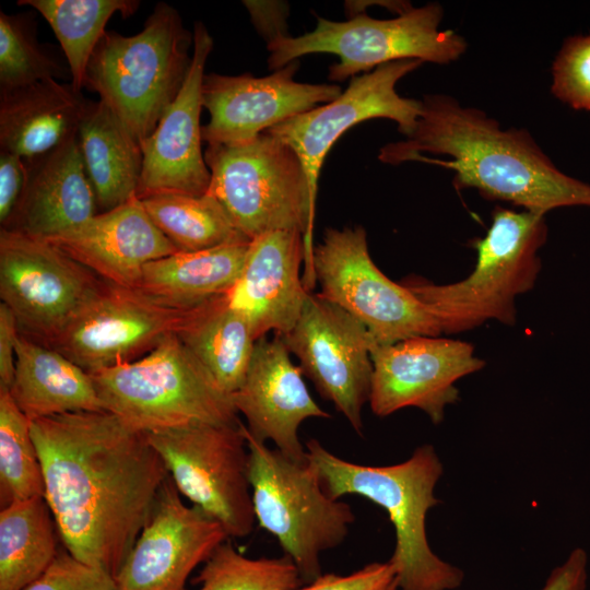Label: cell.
Listing matches in <instances>:
<instances>
[{"instance_id": "cell-13", "label": "cell", "mask_w": 590, "mask_h": 590, "mask_svg": "<svg viewBox=\"0 0 590 590\" xmlns=\"http://www.w3.org/2000/svg\"><path fill=\"white\" fill-rule=\"evenodd\" d=\"M279 337L321 397L362 434V410L371 389L370 352L376 343L365 326L318 293H309L295 326Z\"/></svg>"}, {"instance_id": "cell-20", "label": "cell", "mask_w": 590, "mask_h": 590, "mask_svg": "<svg viewBox=\"0 0 590 590\" xmlns=\"http://www.w3.org/2000/svg\"><path fill=\"white\" fill-rule=\"evenodd\" d=\"M290 355L279 335L257 340L245 379L232 396L253 438L270 440L284 456L303 462L307 458L298 437L300 424L331 415L315 402Z\"/></svg>"}, {"instance_id": "cell-7", "label": "cell", "mask_w": 590, "mask_h": 590, "mask_svg": "<svg viewBox=\"0 0 590 590\" xmlns=\"http://www.w3.org/2000/svg\"><path fill=\"white\" fill-rule=\"evenodd\" d=\"M103 410L129 428L160 432L190 423H239L226 393L176 333L132 362L90 374Z\"/></svg>"}, {"instance_id": "cell-41", "label": "cell", "mask_w": 590, "mask_h": 590, "mask_svg": "<svg viewBox=\"0 0 590 590\" xmlns=\"http://www.w3.org/2000/svg\"><path fill=\"white\" fill-rule=\"evenodd\" d=\"M379 590H401V589L398 587V585H397V582L394 580V577H393V579L389 583H387L386 586H384Z\"/></svg>"}, {"instance_id": "cell-39", "label": "cell", "mask_w": 590, "mask_h": 590, "mask_svg": "<svg viewBox=\"0 0 590 590\" xmlns=\"http://www.w3.org/2000/svg\"><path fill=\"white\" fill-rule=\"evenodd\" d=\"M588 583V555L581 547L574 548L556 566L540 590H586Z\"/></svg>"}, {"instance_id": "cell-38", "label": "cell", "mask_w": 590, "mask_h": 590, "mask_svg": "<svg viewBox=\"0 0 590 590\" xmlns=\"http://www.w3.org/2000/svg\"><path fill=\"white\" fill-rule=\"evenodd\" d=\"M388 562L371 563L346 575H321L308 586L296 590H379L393 579Z\"/></svg>"}, {"instance_id": "cell-33", "label": "cell", "mask_w": 590, "mask_h": 590, "mask_svg": "<svg viewBox=\"0 0 590 590\" xmlns=\"http://www.w3.org/2000/svg\"><path fill=\"white\" fill-rule=\"evenodd\" d=\"M299 570L287 556L248 558L227 542L216 547L193 582L199 590H296Z\"/></svg>"}, {"instance_id": "cell-29", "label": "cell", "mask_w": 590, "mask_h": 590, "mask_svg": "<svg viewBox=\"0 0 590 590\" xmlns=\"http://www.w3.org/2000/svg\"><path fill=\"white\" fill-rule=\"evenodd\" d=\"M57 527L44 497L13 502L0 511V590H23L58 555Z\"/></svg>"}, {"instance_id": "cell-28", "label": "cell", "mask_w": 590, "mask_h": 590, "mask_svg": "<svg viewBox=\"0 0 590 590\" xmlns=\"http://www.w3.org/2000/svg\"><path fill=\"white\" fill-rule=\"evenodd\" d=\"M176 335L226 393L238 390L256 339L247 316L232 305L227 294L190 308Z\"/></svg>"}, {"instance_id": "cell-3", "label": "cell", "mask_w": 590, "mask_h": 590, "mask_svg": "<svg viewBox=\"0 0 590 590\" xmlns=\"http://www.w3.org/2000/svg\"><path fill=\"white\" fill-rule=\"evenodd\" d=\"M305 448L330 497L358 495L387 512L396 533L388 563L401 590H455L462 585L464 573L438 557L427 539L426 518L440 503L435 487L444 472L432 445L417 447L403 462L384 467L344 460L317 439H309Z\"/></svg>"}, {"instance_id": "cell-16", "label": "cell", "mask_w": 590, "mask_h": 590, "mask_svg": "<svg viewBox=\"0 0 590 590\" xmlns=\"http://www.w3.org/2000/svg\"><path fill=\"white\" fill-rule=\"evenodd\" d=\"M371 412L386 417L404 408L423 411L437 425L459 400L456 382L485 366L465 341L416 337L371 347Z\"/></svg>"}, {"instance_id": "cell-12", "label": "cell", "mask_w": 590, "mask_h": 590, "mask_svg": "<svg viewBox=\"0 0 590 590\" xmlns=\"http://www.w3.org/2000/svg\"><path fill=\"white\" fill-rule=\"evenodd\" d=\"M103 284L46 239L1 228L0 297L20 334L50 346Z\"/></svg>"}, {"instance_id": "cell-8", "label": "cell", "mask_w": 590, "mask_h": 590, "mask_svg": "<svg viewBox=\"0 0 590 590\" xmlns=\"http://www.w3.org/2000/svg\"><path fill=\"white\" fill-rule=\"evenodd\" d=\"M240 428L256 520L294 562L302 581L310 583L322 575V553L345 541L355 515L349 504L324 492L307 459L294 461L253 438L241 422Z\"/></svg>"}, {"instance_id": "cell-1", "label": "cell", "mask_w": 590, "mask_h": 590, "mask_svg": "<svg viewBox=\"0 0 590 590\" xmlns=\"http://www.w3.org/2000/svg\"><path fill=\"white\" fill-rule=\"evenodd\" d=\"M31 429L63 545L115 578L169 477L164 461L106 411L38 418Z\"/></svg>"}, {"instance_id": "cell-37", "label": "cell", "mask_w": 590, "mask_h": 590, "mask_svg": "<svg viewBox=\"0 0 590 590\" xmlns=\"http://www.w3.org/2000/svg\"><path fill=\"white\" fill-rule=\"evenodd\" d=\"M28 164L17 154L0 152V223L5 227L14 215L28 181Z\"/></svg>"}, {"instance_id": "cell-2", "label": "cell", "mask_w": 590, "mask_h": 590, "mask_svg": "<svg viewBox=\"0 0 590 590\" xmlns=\"http://www.w3.org/2000/svg\"><path fill=\"white\" fill-rule=\"evenodd\" d=\"M406 140L380 149L386 164L424 162L455 172L456 189L545 215L565 206H590V185L559 170L524 129L503 130L483 110L444 94L423 97Z\"/></svg>"}, {"instance_id": "cell-6", "label": "cell", "mask_w": 590, "mask_h": 590, "mask_svg": "<svg viewBox=\"0 0 590 590\" xmlns=\"http://www.w3.org/2000/svg\"><path fill=\"white\" fill-rule=\"evenodd\" d=\"M191 47L193 32L175 8L158 2L138 34L106 31L87 64L84 87L99 95L141 145L179 94Z\"/></svg>"}, {"instance_id": "cell-5", "label": "cell", "mask_w": 590, "mask_h": 590, "mask_svg": "<svg viewBox=\"0 0 590 590\" xmlns=\"http://www.w3.org/2000/svg\"><path fill=\"white\" fill-rule=\"evenodd\" d=\"M211 174L208 194L223 208L243 235L253 239L274 231L303 234V284L311 293L314 222L308 180L295 151L268 132L238 144L208 145Z\"/></svg>"}, {"instance_id": "cell-36", "label": "cell", "mask_w": 590, "mask_h": 590, "mask_svg": "<svg viewBox=\"0 0 590 590\" xmlns=\"http://www.w3.org/2000/svg\"><path fill=\"white\" fill-rule=\"evenodd\" d=\"M23 590H116L115 578L90 566L68 551L58 553L49 567Z\"/></svg>"}, {"instance_id": "cell-24", "label": "cell", "mask_w": 590, "mask_h": 590, "mask_svg": "<svg viewBox=\"0 0 590 590\" xmlns=\"http://www.w3.org/2000/svg\"><path fill=\"white\" fill-rule=\"evenodd\" d=\"M91 101L48 79L0 93V146L33 162L75 138Z\"/></svg>"}, {"instance_id": "cell-17", "label": "cell", "mask_w": 590, "mask_h": 590, "mask_svg": "<svg viewBox=\"0 0 590 590\" xmlns=\"http://www.w3.org/2000/svg\"><path fill=\"white\" fill-rule=\"evenodd\" d=\"M227 538L220 522L182 502L168 477L115 576L116 590H186L191 573Z\"/></svg>"}, {"instance_id": "cell-19", "label": "cell", "mask_w": 590, "mask_h": 590, "mask_svg": "<svg viewBox=\"0 0 590 590\" xmlns=\"http://www.w3.org/2000/svg\"><path fill=\"white\" fill-rule=\"evenodd\" d=\"M213 38L202 22L193 25L192 61L184 85L141 144L143 166L137 196L160 192L203 196L211 174L202 152V83Z\"/></svg>"}, {"instance_id": "cell-23", "label": "cell", "mask_w": 590, "mask_h": 590, "mask_svg": "<svg viewBox=\"0 0 590 590\" xmlns=\"http://www.w3.org/2000/svg\"><path fill=\"white\" fill-rule=\"evenodd\" d=\"M27 164V186L3 229L49 238L97 214V200L78 135Z\"/></svg>"}, {"instance_id": "cell-25", "label": "cell", "mask_w": 590, "mask_h": 590, "mask_svg": "<svg viewBox=\"0 0 590 590\" xmlns=\"http://www.w3.org/2000/svg\"><path fill=\"white\" fill-rule=\"evenodd\" d=\"M9 391L32 422L66 413L104 411L88 373L55 349L20 333Z\"/></svg>"}, {"instance_id": "cell-35", "label": "cell", "mask_w": 590, "mask_h": 590, "mask_svg": "<svg viewBox=\"0 0 590 590\" xmlns=\"http://www.w3.org/2000/svg\"><path fill=\"white\" fill-rule=\"evenodd\" d=\"M551 91L576 110L590 111V33L567 38L552 67Z\"/></svg>"}, {"instance_id": "cell-22", "label": "cell", "mask_w": 590, "mask_h": 590, "mask_svg": "<svg viewBox=\"0 0 590 590\" xmlns=\"http://www.w3.org/2000/svg\"><path fill=\"white\" fill-rule=\"evenodd\" d=\"M303 234L274 231L250 240L244 268L227 293L244 312L256 341L271 331L284 335L297 322L309 295L303 284Z\"/></svg>"}, {"instance_id": "cell-31", "label": "cell", "mask_w": 590, "mask_h": 590, "mask_svg": "<svg viewBox=\"0 0 590 590\" xmlns=\"http://www.w3.org/2000/svg\"><path fill=\"white\" fill-rule=\"evenodd\" d=\"M155 226L177 251L193 252L248 243L221 204L210 194L160 192L140 198Z\"/></svg>"}, {"instance_id": "cell-10", "label": "cell", "mask_w": 590, "mask_h": 590, "mask_svg": "<svg viewBox=\"0 0 590 590\" xmlns=\"http://www.w3.org/2000/svg\"><path fill=\"white\" fill-rule=\"evenodd\" d=\"M314 270L318 294L361 321L379 345L442 333L428 308L375 264L361 225L327 228L314 250Z\"/></svg>"}, {"instance_id": "cell-34", "label": "cell", "mask_w": 590, "mask_h": 590, "mask_svg": "<svg viewBox=\"0 0 590 590\" xmlns=\"http://www.w3.org/2000/svg\"><path fill=\"white\" fill-rule=\"evenodd\" d=\"M64 72L37 42L31 15L0 12V93L64 78Z\"/></svg>"}, {"instance_id": "cell-21", "label": "cell", "mask_w": 590, "mask_h": 590, "mask_svg": "<svg viewBox=\"0 0 590 590\" xmlns=\"http://www.w3.org/2000/svg\"><path fill=\"white\" fill-rule=\"evenodd\" d=\"M102 280L135 288L149 262L177 252L155 226L138 196L49 238Z\"/></svg>"}, {"instance_id": "cell-18", "label": "cell", "mask_w": 590, "mask_h": 590, "mask_svg": "<svg viewBox=\"0 0 590 590\" xmlns=\"http://www.w3.org/2000/svg\"><path fill=\"white\" fill-rule=\"evenodd\" d=\"M299 61L294 60L272 74H204L203 107L210 120L202 126L208 145L238 144L257 138L282 121L338 98V84L302 83L294 80Z\"/></svg>"}, {"instance_id": "cell-40", "label": "cell", "mask_w": 590, "mask_h": 590, "mask_svg": "<svg viewBox=\"0 0 590 590\" xmlns=\"http://www.w3.org/2000/svg\"><path fill=\"white\" fill-rule=\"evenodd\" d=\"M17 322L4 304L0 303V389H10L16 362Z\"/></svg>"}, {"instance_id": "cell-15", "label": "cell", "mask_w": 590, "mask_h": 590, "mask_svg": "<svg viewBox=\"0 0 590 590\" xmlns=\"http://www.w3.org/2000/svg\"><path fill=\"white\" fill-rule=\"evenodd\" d=\"M188 311L104 281L50 347L92 374L142 357L177 333Z\"/></svg>"}, {"instance_id": "cell-4", "label": "cell", "mask_w": 590, "mask_h": 590, "mask_svg": "<svg viewBox=\"0 0 590 590\" xmlns=\"http://www.w3.org/2000/svg\"><path fill=\"white\" fill-rule=\"evenodd\" d=\"M546 239L544 215L496 206L485 236L472 240L476 262L467 278L449 284L413 278L403 285L428 308L442 333L467 332L488 320L514 326L516 300L533 288Z\"/></svg>"}, {"instance_id": "cell-11", "label": "cell", "mask_w": 590, "mask_h": 590, "mask_svg": "<svg viewBox=\"0 0 590 590\" xmlns=\"http://www.w3.org/2000/svg\"><path fill=\"white\" fill-rule=\"evenodd\" d=\"M181 495L233 538L256 521L248 476V448L240 428L203 422L145 434Z\"/></svg>"}, {"instance_id": "cell-32", "label": "cell", "mask_w": 590, "mask_h": 590, "mask_svg": "<svg viewBox=\"0 0 590 590\" xmlns=\"http://www.w3.org/2000/svg\"><path fill=\"white\" fill-rule=\"evenodd\" d=\"M32 421L8 389H0V505L45 496L44 474Z\"/></svg>"}, {"instance_id": "cell-9", "label": "cell", "mask_w": 590, "mask_h": 590, "mask_svg": "<svg viewBox=\"0 0 590 590\" xmlns=\"http://www.w3.org/2000/svg\"><path fill=\"white\" fill-rule=\"evenodd\" d=\"M442 16L438 3L410 4L387 20L363 11L339 22L316 15L317 26L311 32L297 37L282 34L268 42V66L275 71L308 54H333L339 61L329 67L328 79L342 82L398 60L447 64L459 59L468 45L455 31L439 28Z\"/></svg>"}, {"instance_id": "cell-26", "label": "cell", "mask_w": 590, "mask_h": 590, "mask_svg": "<svg viewBox=\"0 0 590 590\" xmlns=\"http://www.w3.org/2000/svg\"><path fill=\"white\" fill-rule=\"evenodd\" d=\"M249 243L180 252L144 266L135 290L175 309H190L229 293L244 268Z\"/></svg>"}, {"instance_id": "cell-30", "label": "cell", "mask_w": 590, "mask_h": 590, "mask_svg": "<svg viewBox=\"0 0 590 590\" xmlns=\"http://www.w3.org/2000/svg\"><path fill=\"white\" fill-rule=\"evenodd\" d=\"M40 13L54 31L66 56L71 84L81 92L90 59L106 33L109 19H123L139 8L135 0H20Z\"/></svg>"}, {"instance_id": "cell-27", "label": "cell", "mask_w": 590, "mask_h": 590, "mask_svg": "<svg viewBox=\"0 0 590 590\" xmlns=\"http://www.w3.org/2000/svg\"><path fill=\"white\" fill-rule=\"evenodd\" d=\"M78 139L102 212L137 196L143 166L142 149L106 103L91 102Z\"/></svg>"}, {"instance_id": "cell-14", "label": "cell", "mask_w": 590, "mask_h": 590, "mask_svg": "<svg viewBox=\"0 0 590 590\" xmlns=\"http://www.w3.org/2000/svg\"><path fill=\"white\" fill-rule=\"evenodd\" d=\"M423 61L398 60L351 79L334 101L293 116L264 132L291 146L304 167L315 216L318 180L326 155L338 139L355 125L375 118L393 120L406 138L413 132L422 111V102L400 96L399 80Z\"/></svg>"}]
</instances>
